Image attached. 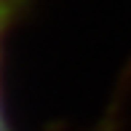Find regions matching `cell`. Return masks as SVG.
<instances>
[{
  "instance_id": "6da1fadb",
  "label": "cell",
  "mask_w": 131,
  "mask_h": 131,
  "mask_svg": "<svg viewBox=\"0 0 131 131\" xmlns=\"http://www.w3.org/2000/svg\"><path fill=\"white\" fill-rule=\"evenodd\" d=\"M29 0H0V78H3V53H5V40L11 35L14 21L21 16ZM0 131H14L3 112V94H0Z\"/></svg>"
}]
</instances>
